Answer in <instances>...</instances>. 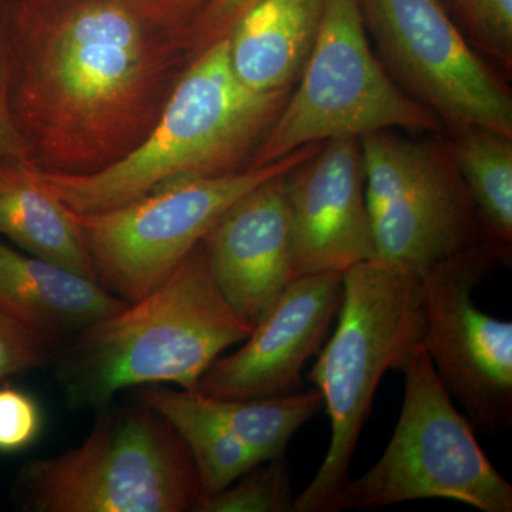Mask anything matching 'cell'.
<instances>
[{
    "label": "cell",
    "instance_id": "cell-12",
    "mask_svg": "<svg viewBox=\"0 0 512 512\" xmlns=\"http://www.w3.org/2000/svg\"><path fill=\"white\" fill-rule=\"evenodd\" d=\"M343 301V274L296 276L244 340L218 357L195 392L217 399L256 400L301 392L306 362L325 342Z\"/></svg>",
    "mask_w": 512,
    "mask_h": 512
},
{
    "label": "cell",
    "instance_id": "cell-10",
    "mask_svg": "<svg viewBox=\"0 0 512 512\" xmlns=\"http://www.w3.org/2000/svg\"><path fill=\"white\" fill-rule=\"evenodd\" d=\"M377 57L400 89L448 130L512 136V94L481 59L441 0H359Z\"/></svg>",
    "mask_w": 512,
    "mask_h": 512
},
{
    "label": "cell",
    "instance_id": "cell-14",
    "mask_svg": "<svg viewBox=\"0 0 512 512\" xmlns=\"http://www.w3.org/2000/svg\"><path fill=\"white\" fill-rule=\"evenodd\" d=\"M286 174L239 198L201 241L222 295L252 328L295 278Z\"/></svg>",
    "mask_w": 512,
    "mask_h": 512
},
{
    "label": "cell",
    "instance_id": "cell-4",
    "mask_svg": "<svg viewBox=\"0 0 512 512\" xmlns=\"http://www.w3.org/2000/svg\"><path fill=\"white\" fill-rule=\"evenodd\" d=\"M338 316L335 335L308 376L322 394L332 437L318 473L295 497V512L333 511L349 481L377 386L423 345L420 276L379 259L355 265L343 274Z\"/></svg>",
    "mask_w": 512,
    "mask_h": 512
},
{
    "label": "cell",
    "instance_id": "cell-5",
    "mask_svg": "<svg viewBox=\"0 0 512 512\" xmlns=\"http://www.w3.org/2000/svg\"><path fill=\"white\" fill-rule=\"evenodd\" d=\"M15 495L35 512H194L202 488L180 434L138 402L101 414L80 446L25 464Z\"/></svg>",
    "mask_w": 512,
    "mask_h": 512
},
{
    "label": "cell",
    "instance_id": "cell-7",
    "mask_svg": "<svg viewBox=\"0 0 512 512\" xmlns=\"http://www.w3.org/2000/svg\"><path fill=\"white\" fill-rule=\"evenodd\" d=\"M439 126V119L400 89L373 52L359 0H323L318 37L301 79L249 168L333 138Z\"/></svg>",
    "mask_w": 512,
    "mask_h": 512
},
{
    "label": "cell",
    "instance_id": "cell-3",
    "mask_svg": "<svg viewBox=\"0 0 512 512\" xmlns=\"http://www.w3.org/2000/svg\"><path fill=\"white\" fill-rule=\"evenodd\" d=\"M252 329L222 295L200 242L163 284L59 346L57 377L69 403L82 409H103L128 387L195 390Z\"/></svg>",
    "mask_w": 512,
    "mask_h": 512
},
{
    "label": "cell",
    "instance_id": "cell-23",
    "mask_svg": "<svg viewBox=\"0 0 512 512\" xmlns=\"http://www.w3.org/2000/svg\"><path fill=\"white\" fill-rule=\"evenodd\" d=\"M59 343L0 313V382L45 366L55 359Z\"/></svg>",
    "mask_w": 512,
    "mask_h": 512
},
{
    "label": "cell",
    "instance_id": "cell-26",
    "mask_svg": "<svg viewBox=\"0 0 512 512\" xmlns=\"http://www.w3.org/2000/svg\"><path fill=\"white\" fill-rule=\"evenodd\" d=\"M128 2L144 18L177 37L187 47L185 35L188 29L211 0H128Z\"/></svg>",
    "mask_w": 512,
    "mask_h": 512
},
{
    "label": "cell",
    "instance_id": "cell-19",
    "mask_svg": "<svg viewBox=\"0 0 512 512\" xmlns=\"http://www.w3.org/2000/svg\"><path fill=\"white\" fill-rule=\"evenodd\" d=\"M451 136L448 150L476 205L485 241L511 255L512 136L481 127Z\"/></svg>",
    "mask_w": 512,
    "mask_h": 512
},
{
    "label": "cell",
    "instance_id": "cell-17",
    "mask_svg": "<svg viewBox=\"0 0 512 512\" xmlns=\"http://www.w3.org/2000/svg\"><path fill=\"white\" fill-rule=\"evenodd\" d=\"M0 235L26 254L97 281L67 208L37 184L28 158L0 161Z\"/></svg>",
    "mask_w": 512,
    "mask_h": 512
},
{
    "label": "cell",
    "instance_id": "cell-22",
    "mask_svg": "<svg viewBox=\"0 0 512 512\" xmlns=\"http://www.w3.org/2000/svg\"><path fill=\"white\" fill-rule=\"evenodd\" d=\"M470 39L505 73L512 70V0H451Z\"/></svg>",
    "mask_w": 512,
    "mask_h": 512
},
{
    "label": "cell",
    "instance_id": "cell-27",
    "mask_svg": "<svg viewBox=\"0 0 512 512\" xmlns=\"http://www.w3.org/2000/svg\"><path fill=\"white\" fill-rule=\"evenodd\" d=\"M6 158L29 160V153L10 109L8 56L0 29V161Z\"/></svg>",
    "mask_w": 512,
    "mask_h": 512
},
{
    "label": "cell",
    "instance_id": "cell-9",
    "mask_svg": "<svg viewBox=\"0 0 512 512\" xmlns=\"http://www.w3.org/2000/svg\"><path fill=\"white\" fill-rule=\"evenodd\" d=\"M375 259L421 275L484 241L448 144L393 130L360 137Z\"/></svg>",
    "mask_w": 512,
    "mask_h": 512
},
{
    "label": "cell",
    "instance_id": "cell-28",
    "mask_svg": "<svg viewBox=\"0 0 512 512\" xmlns=\"http://www.w3.org/2000/svg\"><path fill=\"white\" fill-rule=\"evenodd\" d=\"M450 2H451V0H450Z\"/></svg>",
    "mask_w": 512,
    "mask_h": 512
},
{
    "label": "cell",
    "instance_id": "cell-24",
    "mask_svg": "<svg viewBox=\"0 0 512 512\" xmlns=\"http://www.w3.org/2000/svg\"><path fill=\"white\" fill-rule=\"evenodd\" d=\"M43 429V413L32 394L0 386V453L12 454L32 446Z\"/></svg>",
    "mask_w": 512,
    "mask_h": 512
},
{
    "label": "cell",
    "instance_id": "cell-18",
    "mask_svg": "<svg viewBox=\"0 0 512 512\" xmlns=\"http://www.w3.org/2000/svg\"><path fill=\"white\" fill-rule=\"evenodd\" d=\"M137 397L180 434L197 468L202 495L217 493L264 463L204 412L194 390L143 386Z\"/></svg>",
    "mask_w": 512,
    "mask_h": 512
},
{
    "label": "cell",
    "instance_id": "cell-13",
    "mask_svg": "<svg viewBox=\"0 0 512 512\" xmlns=\"http://www.w3.org/2000/svg\"><path fill=\"white\" fill-rule=\"evenodd\" d=\"M293 275L345 274L375 259L359 137L326 141L286 174Z\"/></svg>",
    "mask_w": 512,
    "mask_h": 512
},
{
    "label": "cell",
    "instance_id": "cell-25",
    "mask_svg": "<svg viewBox=\"0 0 512 512\" xmlns=\"http://www.w3.org/2000/svg\"><path fill=\"white\" fill-rule=\"evenodd\" d=\"M256 2L258 0H211L185 35L191 59L225 39L239 18Z\"/></svg>",
    "mask_w": 512,
    "mask_h": 512
},
{
    "label": "cell",
    "instance_id": "cell-16",
    "mask_svg": "<svg viewBox=\"0 0 512 512\" xmlns=\"http://www.w3.org/2000/svg\"><path fill=\"white\" fill-rule=\"evenodd\" d=\"M323 0H258L228 33L239 82L259 93L292 90L308 63Z\"/></svg>",
    "mask_w": 512,
    "mask_h": 512
},
{
    "label": "cell",
    "instance_id": "cell-2",
    "mask_svg": "<svg viewBox=\"0 0 512 512\" xmlns=\"http://www.w3.org/2000/svg\"><path fill=\"white\" fill-rule=\"evenodd\" d=\"M292 90L259 93L239 82L228 40L195 56L146 140L116 164L87 175L30 174L64 207L99 212L190 178L247 170Z\"/></svg>",
    "mask_w": 512,
    "mask_h": 512
},
{
    "label": "cell",
    "instance_id": "cell-15",
    "mask_svg": "<svg viewBox=\"0 0 512 512\" xmlns=\"http://www.w3.org/2000/svg\"><path fill=\"white\" fill-rule=\"evenodd\" d=\"M126 305L94 279L0 241V313L59 346Z\"/></svg>",
    "mask_w": 512,
    "mask_h": 512
},
{
    "label": "cell",
    "instance_id": "cell-6",
    "mask_svg": "<svg viewBox=\"0 0 512 512\" xmlns=\"http://www.w3.org/2000/svg\"><path fill=\"white\" fill-rule=\"evenodd\" d=\"M399 421L379 461L349 478L332 512L379 510L409 501H457L483 512H511L512 485L485 456L423 345L400 366Z\"/></svg>",
    "mask_w": 512,
    "mask_h": 512
},
{
    "label": "cell",
    "instance_id": "cell-1",
    "mask_svg": "<svg viewBox=\"0 0 512 512\" xmlns=\"http://www.w3.org/2000/svg\"><path fill=\"white\" fill-rule=\"evenodd\" d=\"M13 119L40 171L87 175L151 133L191 63L128 0H0Z\"/></svg>",
    "mask_w": 512,
    "mask_h": 512
},
{
    "label": "cell",
    "instance_id": "cell-20",
    "mask_svg": "<svg viewBox=\"0 0 512 512\" xmlns=\"http://www.w3.org/2000/svg\"><path fill=\"white\" fill-rule=\"evenodd\" d=\"M195 393L204 412L261 461L284 456L292 437L325 407L318 389L256 400L217 399Z\"/></svg>",
    "mask_w": 512,
    "mask_h": 512
},
{
    "label": "cell",
    "instance_id": "cell-8",
    "mask_svg": "<svg viewBox=\"0 0 512 512\" xmlns=\"http://www.w3.org/2000/svg\"><path fill=\"white\" fill-rule=\"evenodd\" d=\"M322 144L299 148L264 167L178 181L111 210L66 207L67 214L82 237L97 282L134 302L163 284L239 198L269 178L289 173Z\"/></svg>",
    "mask_w": 512,
    "mask_h": 512
},
{
    "label": "cell",
    "instance_id": "cell-11",
    "mask_svg": "<svg viewBox=\"0 0 512 512\" xmlns=\"http://www.w3.org/2000/svg\"><path fill=\"white\" fill-rule=\"evenodd\" d=\"M510 259L484 239L420 275L423 348L473 429L487 434L512 423V323L481 312L473 292Z\"/></svg>",
    "mask_w": 512,
    "mask_h": 512
},
{
    "label": "cell",
    "instance_id": "cell-21",
    "mask_svg": "<svg viewBox=\"0 0 512 512\" xmlns=\"http://www.w3.org/2000/svg\"><path fill=\"white\" fill-rule=\"evenodd\" d=\"M295 497L284 454L252 467L217 493L202 495L194 512H295Z\"/></svg>",
    "mask_w": 512,
    "mask_h": 512
}]
</instances>
